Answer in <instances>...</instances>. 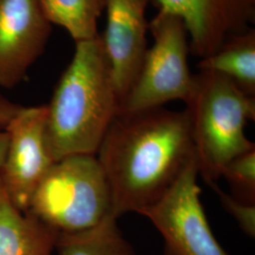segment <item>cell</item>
<instances>
[{
  "label": "cell",
  "instance_id": "6da1fadb",
  "mask_svg": "<svg viewBox=\"0 0 255 255\" xmlns=\"http://www.w3.org/2000/svg\"><path fill=\"white\" fill-rule=\"evenodd\" d=\"M96 156L119 219L153 205L196 157L186 110L163 107L119 113Z\"/></svg>",
  "mask_w": 255,
  "mask_h": 255
},
{
  "label": "cell",
  "instance_id": "7a4b0ae2",
  "mask_svg": "<svg viewBox=\"0 0 255 255\" xmlns=\"http://www.w3.org/2000/svg\"><path fill=\"white\" fill-rule=\"evenodd\" d=\"M119 105L101 34L76 42L72 61L46 105L45 138L53 161L96 155Z\"/></svg>",
  "mask_w": 255,
  "mask_h": 255
},
{
  "label": "cell",
  "instance_id": "3957f363",
  "mask_svg": "<svg viewBox=\"0 0 255 255\" xmlns=\"http://www.w3.org/2000/svg\"><path fill=\"white\" fill-rule=\"evenodd\" d=\"M185 104L200 176L217 183L232 159L255 148L245 133L255 119V97L221 74L200 70Z\"/></svg>",
  "mask_w": 255,
  "mask_h": 255
},
{
  "label": "cell",
  "instance_id": "277c9868",
  "mask_svg": "<svg viewBox=\"0 0 255 255\" xmlns=\"http://www.w3.org/2000/svg\"><path fill=\"white\" fill-rule=\"evenodd\" d=\"M27 211L59 233L82 232L113 215L109 184L97 156L70 155L55 162Z\"/></svg>",
  "mask_w": 255,
  "mask_h": 255
},
{
  "label": "cell",
  "instance_id": "5b68a950",
  "mask_svg": "<svg viewBox=\"0 0 255 255\" xmlns=\"http://www.w3.org/2000/svg\"><path fill=\"white\" fill-rule=\"evenodd\" d=\"M154 43L146 50L131 89L119 113L163 107L173 101H187L194 82L187 58L190 52L186 26L180 16L159 9L148 24Z\"/></svg>",
  "mask_w": 255,
  "mask_h": 255
},
{
  "label": "cell",
  "instance_id": "8992f818",
  "mask_svg": "<svg viewBox=\"0 0 255 255\" xmlns=\"http://www.w3.org/2000/svg\"><path fill=\"white\" fill-rule=\"evenodd\" d=\"M196 157L171 188L139 214L164 238L162 255H229L213 234L201 201Z\"/></svg>",
  "mask_w": 255,
  "mask_h": 255
},
{
  "label": "cell",
  "instance_id": "52a82bcc",
  "mask_svg": "<svg viewBox=\"0 0 255 255\" xmlns=\"http://www.w3.org/2000/svg\"><path fill=\"white\" fill-rule=\"evenodd\" d=\"M46 105L24 107L6 131L9 146L0 177L9 200L27 212L38 184L55 162L46 146Z\"/></svg>",
  "mask_w": 255,
  "mask_h": 255
},
{
  "label": "cell",
  "instance_id": "ba28073f",
  "mask_svg": "<svg viewBox=\"0 0 255 255\" xmlns=\"http://www.w3.org/2000/svg\"><path fill=\"white\" fill-rule=\"evenodd\" d=\"M51 23L39 0H0V87H15L44 53Z\"/></svg>",
  "mask_w": 255,
  "mask_h": 255
},
{
  "label": "cell",
  "instance_id": "9c48e42d",
  "mask_svg": "<svg viewBox=\"0 0 255 255\" xmlns=\"http://www.w3.org/2000/svg\"><path fill=\"white\" fill-rule=\"evenodd\" d=\"M151 1L106 0L107 22L101 37L119 103L136 81L147 50L146 11Z\"/></svg>",
  "mask_w": 255,
  "mask_h": 255
},
{
  "label": "cell",
  "instance_id": "30bf717a",
  "mask_svg": "<svg viewBox=\"0 0 255 255\" xmlns=\"http://www.w3.org/2000/svg\"><path fill=\"white\" fill-rule=\"evenodd\" d=\"M159 9L183 20L192 54H214L229 38L252 28L255 0H155Z\"/></svg>",
  "mask_w": 255,
  "mask_h": 255
},
{
  "label": "cell",
  "instance_id": "8fae6325",
  "mask_svg": "<svg viewBox=\"0 0 255 255\" xmlns=\"http://www.w3.org/2000/svg\"><path fill=\"white\" fill-rule=\"evenodd\" d=\"M59 232L9 200L0 177V255H55Z\"/></svg>",
  "mask_w": 255,
  "mask_h": 255
},
{
  "label": "cell",
  "instance_id": "7c38bea8",
  "mask_svg": "<svg viewBox=\"0 0 255 255\" xmlns=\"http://www.w3.org/2000/svg\"><path fill=\"white\" fill-rule=\"evenodd\" d=\"M198 67L227 77L247 95L255 97V28L229 38L214 54L201 59Z\"/></svg>",
  "mask_w": 255,
  "mask_h": 255
},
{
  "label": "cell",
  "instance_id": "4fadbf2b",
  "mask_svg": "<svg viewBox=\"0 0 255 255\" xmlns=\"http://www.w3.org/2000/svg\"><path fill=\"white\" fill-rule=\"evenodd\" d=\"M57 255H137L119 228L118 218L109 215L90 229L77 233H59Z\"/></svg>",
  "mask_w": 255,
  "mask_h": 255
},
{
  "label": "cell",
  "instance_id": "5bb4252c",
  "mask_svg": "<svg viewBox=\"0 0 255 255\" xmlns=\"http://www.w3.org/2000/svg\"><path fill=\"white\" fill-rule=\"evenodd\" d=\"M51 24L64 27L75 42L99 36L98 21L106 0H39Z\"/></svg>",
  "mask_w": 255,
  "mask_h": 255
},
{
  "label": "cell",
  "instance_id": "9a60e30c",
  "mask_svg": "<svg viewBox=\"0 0 255 255\" xmlns=\"http://www.w3.org/2000/svg\"><path fill=\"white\" fill-rule=\"evenodd\" d=\"M230 184L240 195H244L243 201L255 203V148L232 159L222 170Z\"/></svg>",
  "mask_w": 255,
  "mask_h": 255
},
{
  "label": "cell",
  "instance_id": "2e32d148",
  "mask_svg": "<svg viewBox=\"0 0 255 255\" xmlns=\"http://www.w3.org/2000/svg\"><path fill=\"white\" fill-rule=\"evenodd\" d=\"M210 187L217 193L223 208L227 211L243 233L251 238L255 237V203H248L222 191L217 183H210Z\"/></svg>",
  "mask_w": 255,
  "mask_h": 255
},
{
  "label": "cell",
  "instance_id": "e0dca14e",
  "mask_svg": "<svg viewBox=\"0 0 255 255\" xmlns=\"http://www.w3.org/2000/svg\"><path fill=\"white\" fill-rule=\"evenodd\" d=\"M22 108L23 106L13 103L0 93V131L6 130Z\"/></svg>",
  "mask_w": 255,
  "mask_h": 255
},
{
  "label": "cell",
  "instance_id": "ac0fdd59",
  "mask_svg": "<svg viewBox=\"0 0 255 255\" xmlns=\"http://www.w3.org/2000/svg\"><path fill=\"white\" fill-rule=\"evenodd\" d=\"M9 146V134L6 130L0 131V170L6 159V155Z\"/></svg>",
  "mask_w": 255,
  "mask_h": 255
}]
</instances>
